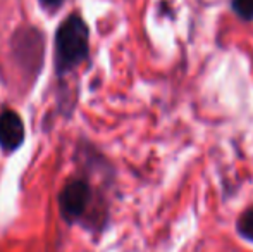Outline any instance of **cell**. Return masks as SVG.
Listing matches in <instances>:
<instances>
[{"instance_id":"1","label":"cell","mask_w":253,"mask_h":252,"mask_svg":"<svg viewBox=\"0 0 253 252\" xmlns=\"http://www.w3.org/2000/svg\"><path fill=\"white\" fill-rule=\"evenodd\" d=\"M90 55V30L80 14H69L55 31L53 66L59 78L81 66Z\"/></svg>"},{"instance_id":"2","label":"cell","mask_w":253,"mask_h":252,"mask_svg":"<svg viewBox=\"0 0 253 252\" xmlns=\"http://www.w3.org/2000/svg\"><path fill=\"white\" fill-rule=\"evenodd\" d=\"M59 211L66 223L73 225L88 214L93 202V189L83 176L69 178L59 192Z\"/></svg>"},{"instance_id":"3","label":"cell","mask_w":253,"mask_h":252,"mask_svg":"<svg viewBox=\"0 0 253 252\" xmlns=\"http://www.w3.org/2000/svg\"><path fill=\"white\" fill-rule=\"evenodd\" d=\"M12 50L16 61L26 73L37 76L43 64L45 42L42 31L37 28H21L12 38Z\"/></svg>"},{"instance_id":"4","label":"cell","mask_w":253,"mask_h":252,"mask_svg":"<svg viewBox=\"0 0 253 252\" xmlns=\"http://www.w3.org/2000/svg\"><path fill=\"white\" fill-rule=\"evenodd\" d=\"M26 131L21 116L12 109H3L0 112V149L7 154L16 152L23 145Z\"/></svg>"},{"instance_id":"5","label":"cell","mask_w":253,"mask_h":252,"mask_svg":"<svg viewBox=\"0 0 253 252\" xmlns=\"http://www.w3.org/2000/svg\"><path fill=\"white\" fill-rule=\"evenodd\" d=\"M236 232L240 233V237L253 244V205L240 214L236 221Z\"/></svg>"},{"instance_id":"6","label":"cell","mask_w":253,"mask_h":252,"mask_svg":"<svg viewBox=\"0 0 253 252\" xmlns=\"http://www.w3.org/2000/svg\"><path fill=\"white\" fill-rule=\"evenodd\" d=\"M233 9L241 19H253V0H233Z\"/></svg>"},{"instance_id":"7","label":"cell","mask_w":253,"mask_h":252,"mask_svg":"<svg viewBox=\"0 0 253 252\" xmlns=\"http://www.w3.org/2000/svg\"><path fill=\"white\" fill-rule=\"evenodd\" d=\"M42 3V7H45L47 10H57L64 3V0H38Z\"/></svg>"}]
</instances>
